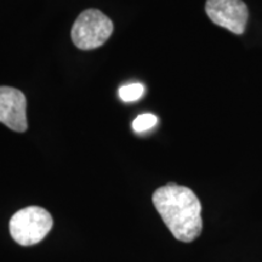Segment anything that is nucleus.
<instances>
[{
  "label": "nucleus",
  "instance_id": "nucleus-1",
  "mask_svg": "<svg viewBox=\"0 0 262 262\" xmlns=\"http://www.w3.org/2000/svg\"><path fill=\"white\" fill-rule=\"evenodd\" d=\"M153 204L173 237L189 243L202 233V204L191 188L170 182L153 193Z\"/></svg>",
  "mask_w": 262,
  "mask_h": 262
},
{
  "label": "nucleus",
  "instance_id": "nucleus-2",
  "mask_svg": "<svg viewBox=\"0 0 262 262\" xmlns=\"http://www.w3.org/2000/svg\"><path fill=\"white\" fill-rule=\"evenodd\" d=\"M52 216L40 206H27L12 215L10 234L16 243L29 247L40 243L52 228Z\"/></svg>",
  "mask_w": 262,
  "mask_h": 262
},
{
  "label": "nucleus",
  "instance_id": "nucleus-3",
  "mask_svg": "<svg viewBox=\"0 0 262 262\" xmlns=\"http://www.w3.org/2000/svg\"><path fill=\"white\" fill-rule=\"evenodd\" d=\"M113 22L97 9L84 10L72 26L71 37L80 50H94L106 42L112 35Z\"/></svg>",
  "mask_w": 262,
  "mask_h": 262
},
{
  "label": "nucleus",
  "instance_id": "nucleus-4",
  "mask_svg": "<svg viewBox=\"0 0 262 262\" xmlns=\"http://www.w3.org/2000/svg\"><path fill=\"white\" fill-rule=\"evenodd\" d=\"M205 12L215 25L234 34H243L248 22V8L242 0H206Z\"/></svg>",
  "mask_w": 262,
  "mask_h": 262
},
{
  "label": "nucleus",
  "instance_id": "nucleus-5",
  "mask_svg": "<svg viewBox=\"0 0 262 262\" xmlns=\"http://www.w3.org/2000/svg\"><path fill=\"white\" fill-rule=\"evenodd\" d=\"M0 123L16 133L28 129L27 100L21 90L0 86Z\"/></svg>",
  "mask_w": 262,
  "mask_h": 262
},
{
  "label": "nucleus",
  "instance_id": "nucleus-6",
  "mask_svg": "<svg viewBox=\"0 0 262 262\" xmlns=\"http://www.w3.org/2000/svg\"><path fill=\"white\" fill-rule=\"evenodd\" d=\"M145 94V86L141 83H130L119 89V97L124 102H135Z\"/></svg>",
  "mask_w": 262,
  "mask_h": 262
},
{
  "label": "nucleus",
  "instance_id": "nucleus-7",
  "mask_svg": "<svg viewBox=\"0 0 262 262\" xmlns=\"http://www.w3.org/2000/svg\"><path fill=\"white\" fill-rule=\"evenodd\" d=\"M158 123V118L152 113L140 114L133 122V129L135 133H145V131L152 129Z\"/></svg>",
  "mask_w": 262,
  "mask_h": 262
}]
</instances>
